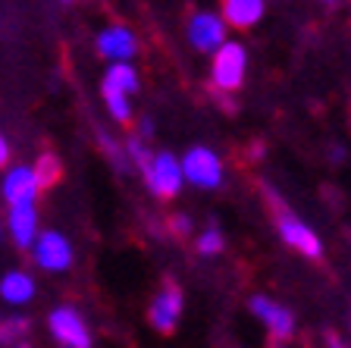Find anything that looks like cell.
Listing matches in <instances>:
<instances>
[{
	"label": "cell",
	"instance_id": "14",
	"mask_svg": "<svg viewBox=\"0 0 351 348\" xmlns=\"http://www.w3.org/2000/svg\"><path fill=\"white\" fill-rule=\"evenodd\" d=\"M35 292H38V286H35V279H32V273H25V270H10V273H3V279H0V298L13 308L32 305Z\"/></svg>",
	"mask_w": 351,
	"mask_h": 348
},
{
	"label": "cell",
	"instance_id": "15",
	"mask_svg": "<svg viewBox=\"0 0 351 348\" xmlns=\"http://www.w3.org/2000/svg\"><path fill=\"white\" fill-rule=\"evenodd\" d=\"M104 85L119 88L125 95H135L138 91V69L132 66V60H110V66L104 69Z\"/></svg>",
	"mask_w": 351,
	"mask_h": 348
},
{
	"label": "cell",
	"instance_id": "7",
	"mask_svg": "<svg viewBox=\"0 0 351 348\" xmlns=\"http://www.w3.org/2000/svg\"><path fill=\"white\" fill-rule=\"evenodd\" d=\"M182 317V289L173 283H167L157 295L151 298V308H147V320L157 333H173L176 323Z\"/></svg>",
	"mask_w": 351,
	"mask_h": 348
},
{
	"label": "cell",
	"instance_id": "24",
	"mask_svg": "<svg viewBox=\"0 0 351 348\" xmlns=\"http://www.w3.org/2000/svg\"><path fill=\"white\" fill-rule=\"evenodd\" d=\"M345 160V148L342 145H332V163H342Z\"/></svg>",
	"mask_w": 351,
	"mask_h": 348
},
{
	"label": "cell",
	"instance_id": "16",
	"mask_svg": "<svg viewBox=\"0 0 351 348\" xmlns=\"http://www.w3.org/2000/svg\"><path fill=\"white\" fill-rule=\"evenodd\" d=\"M101 97H104V107H107V113L117 119V123H132V95H125V91H119V88H110L101 82Z\"/></svg>",
	"mask_w": 351,
	"mask_h": 348
},
{
	"label": "cell",
	"instance_id": "3",
	"mask_svg": "<svg viewBox=\"0 0 351 348\" xmlns=\"http://www.w3.org/2000/svg\"><path fill=\"white\" fill-rule=\"evenodd\" d=\"M141 176H145L147 189H151L157 198H163V201L176 198L179 192H182V185H185L182 163H179V157H176V154H169V151L151 154V160L141 167Z\"/></svg>",
	"mask_w": 351,
	"mask_h": 348
},
{
	"label": "cell",
	"instance_id": "20",
	"mask_svg": "<svg viewBox=\"0 0 351 348\" xmlns=\"http://www.w3.org/2000/svg\"><path fill=\"white\" fill-rule=\"evenodd\" d=\"M125 154H129V160L135 163V167H145L147 160H151V148H147V138H141V135H129V141H125Z\"/></svg>",
	"mask_w": 351,
	"mask_h": 348
},
{
	"label": "cell",
	"instance_id": "5",
	"mask_svg": "<svg viewBox=\"0 0 351 348\" xmlns=\"http://www.w3.org/2000/svg\"><path fill=\"white\" fill-rule=\"evenodd\" d=\"M29 251H32L35 267L44 270V273H66L75 261V251H73V245H69V239L57 229L38 232Z\"/></svg>",
	"mask_w": 351,
	"mask_h": 348
},
{
	"label": "cell",
	"instance_id": "25",
	"mask_svg": "<svg viewBox=\"0 0 351 348\" xmlns=\"http://www.w3.org/2000/svg\"><path fill=\"white\" fill-rule=\"evenodd\" d=\"M326 345H329V348H345V342L339 339L336 333H329V336H326Z\"/></svg>",
	"mask_w": 351,
	"mask_h": 348
},
{
	"label": "cell",
	"instance_id": "2",
	"mask_svg": "<svg viewBox=\"0 0 351 348\" xmlns=\"http://www.w3.org/2000/svg\"><path fill=\"white\" fill-rule=\"evenodd\" d=\"M47 329H51L53 342L60 348H91L95 345V336L88 327L85 314L73 305H60L47 314Z\"/></svg>",
	"mask_w": 351,
	"mask_h": 348
},
{
	"label": "cell",
	"instance_id": "19",
	"mask_svg": "<svg viewBox=\"0 0 351 348\" xmlns=\"http://www.w3.org/2000/svg\"><path fill=\"white\" fill-rule=\"evenodd\" d=\"M35 176H38V182H41V189L53 185V182L60 179V160L53 157V154H41L35 163Z\"/></svg>",
	"mask_w": 351,
	"mask_h": 348
},
{
	"label": "cell",
	"instance_id": "27",
	"mask_svg": "<svg viewBox=\"0 0 351 348\" xmlns=\"http://www.w3.org/2000/svg\"><path fill=\"white\" fill-rule=\"evenodd\" d=\"M3 235H7V223L0 220V242H3Z\"/></svg>",
	"mask_w": 351,
	"mask_h": 348
},
{
	"label": "cell",
	"instance_id": "21",
	"mask_svg": "<svg viewBox=\"0 0 351 348\" xmlns=\"http://www.w3.org/2000/svg\"><path fill=\"white\" fill-rule=\"evenodd\" d=\"M169 226H173L176 235H189V232H191V217H185V213H176V217L169 220Z\"/></svg>",
	"mask_w": 351,
	"mask_h": 348
},
{
	"label": "cell",
	"instance_id": "29",
	"mask_svg": "<svg viewBox=\"0 0 351 348\" xmlns=\"http://www.w3.org/2000/svg\"><path fill=\"white\" fill-rule=\"evenodd\" d=\"M323 3H336V0H323Z\"/></svg>",
	"mask_w": 351,
	"mask_h": 348
},
{
	"label": "cell",
	"instance_id": "8",
	"mask_svg": "<svg viewBox=\"0 0 351 348\" xmlns=\"http://www.w3.org/2000/svg\"><path fill=\"white\" fill-rule=\"evenodd\" d=\"M276 229H279V239H282L289 248H295L298 254H304V257H314L317 261V257L323 254L320 235H317L304 220L292 217V213H282V217L276 220Z\"/></svg>",
	"mask_w": 351,
	"mask_h": 348
},
{
	"label": "cell",
	"instance_id": "13",
	"mask_svg": "<svg viewBox=\"0 0 351 348\" xmlns=\"http://www.w3.org/2000/svg\"><path fill=\"white\" fill-rule=\"evenodd\" d=\"M263 10H267V0H223L219 16L226 19L229 29H254L263 19Z\"/></svg>",
	"mask_w": 351,
	"mask_h": 348
},
{
	"label": "cell",
	"instance_id": "1",
	"mask_svg": "<svg viewBox=\"0 0 351 348\" xmlns=\"http://www.w3.org/2000/svg\"><path fill=\"white\" fill-rule=\"evenodd\" d=\"M245 73H248V47L241 41H223L213 51V63H210V85L223 95L239 91L245 85Z\"/></svg>",
	"mask_w": 351,
	"mask_h": 348
},
{
	"label": "cell",
	"instance_id": "28",
	"mask_svg": "<svg viewBox=\"0 0 351 348\" xmlns=\"http://www.w3.org/2000/svg\"><path fill=\"white\" fill-rule=\"evenodd\" d=\"M60 3H73V0H60Z\"/></svg>",
	"mask_w": 351,
	"mask_h": 348
},
{
	"label": "cell",
	"instance_id": "4",
	"mask_svg": "<svg viewBox=\"0 0 351 348\" xmlns=\"http://www.w3.org/2000/svg\"><path fill=\"white\" fill-rule=\"evenodd\" d=\"M182 176L189 185L195 189H204V192H213L223 185V160L213 148L207 145H195L182 154Z\"/></svg>",
	"mask_w": 351,
	"mask_h": 348
},
{
	"label": "cell",
	"instance_id": "6",
	"mask_svg": "<svg viewBox=\"0 0 351 348\" xmlns=\"http://www.w3.org/2000/svg\"><path fill=\"white\" fill-rule=\"evenodd\" d=\"M226 35H229L226 19L217 13H207V10L195 13L189 19V25H185V38H189V44L197 54H213L219 44L226 41Z\"/></svg>",
	"mask_w": 351,
	"mask_h": 348
},
{
	"label": "cell",
	"instance_id": "12",
	"mask_svg": "<svg viewBox=\"0 0 351 348\" xmlns=\"http://www.w3.org/2000/svg\"><path fill=\"white\" fill-rule=\"evenodd\" d=\"M95 47L104 60H132L138 54V41H135V35L125 25H107L97 35Z\"/></svg>",
	"mask_w": 351,
	"mask_h": 348
},
{
	"label": "cell",
	"instance_id": "23",
	"mask_svg": "<svg viewBox=\"0 0 351 348\" xmlns=\"http://www.w3.org/2000/svg\"><path fill=\"white\" fill-rule=\"evenodd\" d=\"M138 135H141V138H151V135H154V123H151V119H147V116H145V119H141V123H138Z\"/></svg>",
	"mask_w": 351,
	"mask_h": 348
},
{
	"label": "cell",
	"instance_id": "22",
	"mask_svg": "<svg viewBox=\"0 0 351 348\" xmlns=\"http://www.w3.org/2000/svg\"><path fill=\"white\" fill-rule=\"evenodd\" d=\"M7 160H10V141H7V135L0 132V167H7Z\"/></svg>",
	"mask_w": 351,
	"mask_h": 348
},
{
	"label": "cell",
	"instance_id": "10",
	"mask_svg": "<svg viewBox=\"0 0 351 348\" xmlns=\"http://www.w3.org/2000/svg\"><path fill=\"white\" fill-rule=\"evenodd\" d=\"M38 232H41V226H38L35 201L10 204V211H7V235H10V242H13L16 248H22V251H29Z\"/></svg>",
	"mask_w": 351,
	"mask_h": 348
},
{
	"label": "cell",
	"instance_id": "26",
	"mask_svg": "<svg viewBox=\"0 0 351 348\" xmlns=\"http://www.w3.org/2000/svg\"><path fill=\"white\" fill-rule=\"evenodd\" d=\"M10 348H32V345H29V342H25V339H19V342H13V345H10Z\"/></svg>",
	"mask_w": 351,
	"mask_h": 348
},
{
	"label": "cell",
	"instance_id": "17",
	"mask_svg": "<svg viewBox=\"0 0 351 348\" xmlns=\"http://www.w3.org/2000/svg\"><path fill=\"white\" fill-rule=\"evenodd\" d=\"M195 248H197V254H204V257H217V254H223V248H226V235H223V229H219L217 223H210L207 229L197 232Z\"/></svg>",
	"mask_w": 351,
	"mask_h": 348
},
{
	"label": "cell",
	"instance_id": "11",
	"mask_svg": "<svg viewBox=\"0 0 351 348\" xmlns=\"http://www.w3.org/2000/svg\"><path fill=\"white\" fill-rule=\"evenodd\" d=\"M248 305H251V314H254L276 339H289V336L295 333V314L285 305H279V301H273V298H267V295H254Z\"/></svg>",
	"mask_w": 351,
	"mask_h": 348
},
{
	"label": "cell",
	"instance_id": "9",
	"mask_svg": "<svg viewBox=\"0 0 351 348\" xmlns=\"http://www.w3.org/2000/svg\"><path fill=\"white\" fill-rule=\"evenodd\" d=\"M41 182H38L35 176V167H25V163H19V167H10L7 173H3V182H0V198L7 204H22V201H38V195H41Z\"/></svg>",
	"mask_w": 351,
	"mask_h": 348
},
{
	"label": "cell",
	"instance_id": "18",
	"mask_svg": "<svg viewBox=\"0 0 351 348\" xmlns=\"http://www.w3.org/2000/svg\"><path fill=\"white\" fill-rule=\"evenodd\" d=\"M32 329V320L29 317H19V314H13V317H0V345L10 348L13 342L25 339Z\"/></svg>",
	"mask_w": 351,
	"mask_h": 348
}]
</instances>
